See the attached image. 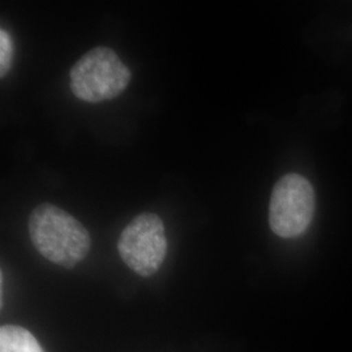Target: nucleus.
<instances>
[{"label": "nucleus", "instance_id": "obj_2", "mask_svg": "<svg viewBox=\"0 0 352 352\" xmlns=\"http://www.w3.org/2000/svg\"><path fill=\"white\" fill-rule=\"evenodd\" d=\"M132 78L131 69L115 51L98 46L88 51L69 71V88L89 103L110 101L120 96Z\"/></svg>", "mask_w": 352, "mask_h": 352}, {"label": "nucleus", "instance_id": "obj_5", "mask_svg": "<svg viewBox=\"0 0 352 352\" xmlns=\"http://www.w3.org/2000/svg\"><path fill=\"white\" fill-rule=\"evenodd\" d=\"M0 352H45L30 331L14 325L0 329Z\"/></svg>", "mask_w": 352, "mask_h": 352}, {"label": "nucleus", "instance_id": "obj_6", "mask_svg": "<svg viewBox=\"0 0 352 352\" xmlns=\"http://www.w3.org/2000/svg\"><path fill=\"white\" fill-rule=\"evenodd\" d=\"M13 62V41L10 33L1 28L0 30V77H6Z\"/></svg>", "mask_w": 352, "mask_h": 352}, {"label": "nucleus", "instance_id": "obj_1", "mask_svg": "<svg viewBox=\"0 0 352 352\" xmlns=\"http://www.w3.org/2000/svg\"><path fill=\"white\" fill-rule=\"evenodd\" d=\"M33 245L51 263L72 269L90 251L88 230L74 215L52 204H41L29 218Z\"/></svg>", "mask_w": 352, "mask_h": 352}, {"label": "nucleus", "instance_id": "obj_4", "mask_svg": "<svg viewBox=\"0 0 352 352\" xmlns=\"http://www.w3.org/2000/svg\"><path fill=\"white\" fill-rule=\"evenodd\" d=\"M118 251L124 264L141 277H151L164 264L167 239L162 219L154 213L139 214L122 231Z\"/></svg>", "mask_w": 352, "mask_h": 352}, {"label": "nucleus", "instance_id": "obj_3", "mask_svg": "<svg viewBox=\"0 0 352 352\" xmlns=\"http://www.w3.org/2000/svg\"><path fill=\"white\" fill-rule=\"evenodd\" d=\"M315 204V190L304 176L289 174L279 179L269 205L273 232L286 239L300 236L311 225Z\"/></svg>", "mask_w": 352, "mask_h": 352}]
</instances>
